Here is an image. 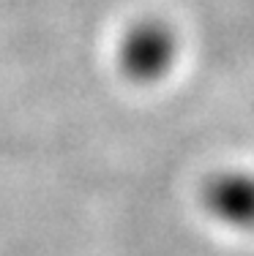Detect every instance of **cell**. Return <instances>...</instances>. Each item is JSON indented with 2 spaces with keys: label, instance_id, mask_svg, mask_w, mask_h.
<instances>
[{
  "label": "cell",
  "instance_id": "6da1fadb",
  "mask_svg": "<svg viewBox=\"0 0 254 256\" xmlns=\"http://www.w3.org/2000/svg\"><path fill=\"white\" fill-rule=\"evenodd\" d=\"M172 38L159 25H142L126 38L123 44V66L140 79L159 76L172 60Z\"/></svg>",
  "mask_w": 254,
  "mask_h": 256
},
{
  "label": "cell",
  "instance_id": "7a4b0ae2",
  "mask_svg": "<svg viewBox=\"0 0 254 256\" xmlns=\"http://www.w3.org/2000/svg\"><path fill=\"white\" fill-rule=\"evenodd\" d=\"M208 204L216 216L238 226H254V178L227 174L210 182Z\"/></svg>",
  "mask_w": 254,
  "mask_h": 256
}]
</instances>
